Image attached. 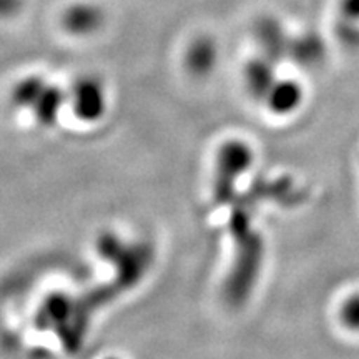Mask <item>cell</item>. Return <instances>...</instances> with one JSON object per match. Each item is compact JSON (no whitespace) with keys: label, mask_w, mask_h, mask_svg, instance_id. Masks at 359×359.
Returning <instances> with one entry per match:
<instances>
[{"label":"cell","mask_w":359,"mask_h":359,"mask_svg":"<svg viewBox=\"0 0 359 359\" xmlns=\"http://www.w3.org/2000/svg\"><path fill=\"white\" fill-rule=\"evenodd\" d=\"M339 11L346 19L359 22V0H339Z\"/></svg>","instance_id":"cell-3"},{"label":"cell","mask_w":359,"mask_h":359,"mask_svg":"<svg viewBox=\"0 0 359 359\" xmlns=\"http://www.w3.org/2000/svg\"><path fill=\"white\" fill-rule=\"evenodd\" d=\"M69 24L75 29L83 30V29H92L88 25H95V22L98 19V13L95 12V8L87 7V6H79L75 8H72L69 12Z\"/></svg>","instance_id":"cell-2"},{"label":"cell","mask_w":359,"mask_h":359,"mask_svg":"<svg viewBox=\"0 0 359 359\" xmlns=\"http://www.w3.org/2000/svg\"><path fill=\"white\" fill-rule=\"evenodd\" d=\"M339 321L351 333H359V291L348 296L341 304Z\"/></svg>","instance_id":"cell-1"}]
</instances>
